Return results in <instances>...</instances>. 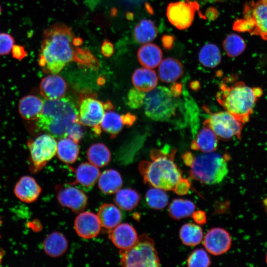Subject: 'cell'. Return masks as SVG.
Instances as JSON below:
<instances>
[{
  "label": "cell",
  "mask_w": 267,
  "mask_h": 267,
  "mask_svg": "<svg viewBox=\"0 0 267 267\" xmlns=\"http://www.w3.org/2000/svg\"><path fill=\"white\" fill-rule=\"evenodd\" d=\"M81 38L74 35L71 28L56 23L44 30L38 62L44 71L57 74L71 62L94 70L99 67L96 58L87 49L80 47Z\"/></svg>",
  "instance_id": "6da1fadb"
},
{
  "label": "cell",
  "mask_w": 267,
  "mask_h": 267,
  "mask_svg": "<svg viewBox=\"0 0 267 267\" xmlns=\"http://www.w3.org/2000/svg\"><path fill=\"white\" fill-rule=\"evenodd\" d=\"M177 149L169 152L158 149L151 150V161H141L138 170L143 181L152 187L165 191L175 190L184 178L181 170L175 162Z\"/></svg>",
  "instance_id": "7a4b0ae2"
},
{
  "label": "cell",
  "mask_w": 267,
  "mask_h": 267,
  "mask_svg": "<svg viewBox=\"0 0 267 267\" xmlns=\"http://www.w3.org/2000/svg\"><path fill=\"white\" fill-rule=\"evenodd\" d=\"M263 93L259 87H251L240 81L229 85L225 78L220 85L216 98L226 111L245 124L249 122L256 103Z\"/></svg>",
  "instance_id": "3957f363"
},
{
  "label": "cell",
  "mask_w": 267,
  "mask_h": 267,
  "mask_svg": "<svg viewBox=\"0 0 267 267\" xmlns=\"http://www.w3.org/2000/svg\"><path fill=\"white\" fill-rule=\"evenodd\" d=\"M75 103L67 98L44 101L42 112L37 120L38 128L54 138L67 137L68 131L78 120Z\"/></svg>",
  "instance_id": "277c9868"
},
{
  "label": "cell",
  "mask_w": 267,
  "mask_h": 267,
  "mask_svg": "<svg viewBox=\"0 0 267 267\" xmlns=\"http://www.w3.org/2000/svg\"><path fill=\"white\" fill-rule=\"evenodd\" d=\"M182 159L190 167V177L205 184L221 182L228 172L226 155L219 153L213 152L195 156L188 151L182 155Z\"/></svg>",
  "instance_id": "5b68a950"
},
{
  "label": "cell",
  "mask_w": 267,
  "mask_h": 267,
  "mask_svg": "<svg viewBox=\"0 0 267 267\" xmlns=\"http://www.w3.org/2000/svg\"><path fill=\"white\" fill-rule=\"evenodd\" d=\"M178 104V97L170 89L158 86L146 93L143 106L148 118L156 121H166L175 115Z\"/></svg>",
  "instance_id": "8992f818"
},
{
  "label": "cell",
  "mask_w": 267,
  "mask_h": 267,
  "mask_svg": "<svg viewBox=\"0 0 267 267\" xmlns=\"http://www.w3.org/2000/svg\"><path fill=\"white\" fill-rule=\"evenodd\" d=\"M243 16V18L234 22L233 29L238 32H248L267 41V0L246 2Z\"/></svg>",
  "instance_id": "52a82bcc"
},
{
  "label": "cell",
  "mask_w": 267,
  "mask_h": 267,
  "mask_svg": "<svg viewBox=\"0 0 267 267\" xmlns=\"http://www.w3.org/2000/svg\"><path fill=\"white\" fill-rule=\"evenodd\" d=\"M120 251L122 266L156 267L160 265L154 242L147 234L139 237L137 242L131 248Z\"/></svg>",
  "instance_id": "ba28073f"
},
{
  "label": "cell",
  "mask_w": 267,
  "mask_h": 267,
  "mask_svg": "<svg viewBox=\"0 0 267 267\" xmlns=\"http://www.w3.org/2000/svg\"><path fill=\"white\" fill-rule=\"evenodd\" d=\"M79 99V122L84 126L92 127L94 132L101 133L100 124L105 112V102L96 99L93 93L86 92Z\"/></svg>",
  "instance_id": "9c48e42d"
},
{
  "label": "cell",
  "mask_w": 267,
  "mask_h": 267,
  "mask_svg": "<svg viewBox=\"0 0 267 267\" xmlns=\"http://www.w3.org/2000/svg\"><path fill=\"white\" fill-rule=\"evenodd\" d=\"M203 123L208 125L220 139L229 140L233 136L239 139L241 138L243 124L226 111L211 114Z\"/></svg>",
  "instance_id": "30bf717a"
},
{
  "label": "cell",
  "mask_w": 267,
  "mask_h": 267,
  "mask_svg": "<svg viewBox=\"0 0 267 267\" xmlns=\"http://www.w3.org/2000/svg\"><path fill=\"white\" fill-rule=\"evenodd\" d=\"M32 170L38 172L56 154L57 142L51 135L43 134L28 142Z\"/></svg>",
  "instance_id": "8fae6325"
},
{
  "label": "cell",
  "mask_w": 267,
  "mask_h": 267,
  "mask_svg": "<svg viewBox=\"0 0 267 267\" xmlns=\"http://www.w3.org/2000/svg\"><path fill=\"white\" fill-rule=\"evenodd\" d=\"M199 9L198 3L184 0L169 4L166 14L169 22L177 29L184 30L193 22L195 12Z\"/></svg>",
  "instance_id": "7c38bea8"
},
{
  "label": "cell",
  "mask_w": 267,
  "mask_h": 267,
  "mask_svg": "<svg viewBox=\"0 0 267 267\" xmlns=\"http://www.w3.org/2000/svg\"><path fill=\"white\" fill-rule=\"evenodd\" d=\"M55 188L56 198L61 205L76 213L85 209L88 198L82 190L71 183L58 185Z\"/></svg>",
  "instance_id": "4fadbf2b"
},
{
  "label": "cell",
  "mask_w": 267,
  "mask_h": 267,
  "mask_svg": "<svg viewBox=\"0 0 267 267\" xmlns=\"http://www.w3.org/2000/svg\"><path fill=\"white\" fill-rule=\"evenodd\" d=\"M232 244L229 232L221 227H214L206 233L203 239V245L210 254L218 256L227 252Z\"/></svg>",
  "instance_id": "5bb4252c"
},
{
  "label": "cell",
  "mask_w": 267,
  "mask_h": 267,
  "mask_svg": "<svg viewBox=\"0 0 267 267\" xmlns=\"http://www.w3.org/2000/svg\"><path fill=\"white\" fill-rule=\"evenodd\" d=\"M101 224L97 215L86 211L80 213L74 222V228L77 234L85 239L96 237L100 232Z\"/></svg>",
  "instance_id": "9a60e30c"
},
{
  "label": "cell",
  "mask_w": 267,
  "mask_h": 267,
  "mask_svg": "<svg viewBox=\"0 0 267 267\" xmlns=\"http://www.w3.org/2000/svg\"><path fill=\"white\" fill-rule=\"evenodd\" d=\"M109 237L113 244L120 250L131 248L139 238L135 228L127 223H120L111 229Z\"/></svg>",
  "instance_id": "2e32d148"
},
{
  "label": "cell",
  "mask_w": 267,
  "mask_h": 267,
  "mask_svg": "<svg viewBox=\"0 0 267 267\" xmlns=\"http://www.w3.org/2000/svg\"><path fill=\"white\" fill-rule=\"evenodd\" d=\"M66 89L65 81L56 74L45 77L40 85L41 93L46 100H56L63 97Z\"/></svg>",
  "instance_id": "e0dca14e"
},
{
  "label": "cell",
  "mask_w": 267,
  "mask_h": 267,
  "mask_svg": "<svg viewBox=\"0 0 267 267\" xmlns=\"http://www.w3.org/2000/svg\"><path fill=\"white\" fill-rule=\"evenodd\" d=\"M42 191L41 186L33 177L25 176L16 182L14 193L21 201L30 203L35 201Z\"/></svg>",
  "instance_id": "ac0fdd59"
},
{
  "label": "cell",
  "mask_w": 267,
  "mask_h": 267,
  "mask_svg": "<svg viewBox=\"0 0 267 267\" xmlns=\"http://www.w3.org/2000/svg\"><path fill=\"white\" fill-rule=\"evenodd\" d=\"M218 138L210 127L203 123V128L192 140L190 147L192 150L204 153L214 152L217 148Z\"/></svg>",
  "instance_id": "d6986e66"
},
{
  "label": "cell",
  "mask_w": 267,
  "mask_h": 267,
  "mask_svg": "<svg viewBox=\"0 0 267 267\" xmlns=\"http://www.w3.org/2000/svg\"><path fill=\"white\" fill-rule=\"evenodd\" d=\"M159 66V78L163 82L167 83L175 82L183 75V65L177 59L172 57L166 58L161 61Z\"/></svg>",
  "instance_id": "ffe728a7"
},
{
  "label": "cell",
  "mask_w": 267,
  "mask_h": 267,
  "mask_svg": "<svg viewBox=\"0 0 267 267\" xmlns=\"http://www.w3.org/2000/svg\"><path fill=\"white\" fill-rule=\"evenodd\" d=\"M44 101L35 95H28L20 100L18 109L21 116L27 120H37L41 115Z\"/></svg>",
  "instance_id": "44dd1931"
},
{
  "label": "cell",
  "mask_w": 267,
  "mask_h": 267,
  "mask_svg": "<svg viewBox=\"0 0 267 267\" xmlns=\"http://www.w3.org/2000/svg\"><path fill=\"white\" fill-rule=\"evenodd\" d=\"M132 80L135 88L145 92L155 88L158 83L156 72L145 67L136 69L132 75Z\"/></svg>",
  "instance_id": "7402d4cb"
},
{
  "label": "cell",
  "mask_w": 267,
  "mask_h": 267,
  "mask_svg": "<svg viewBox=\"0 0 267 267\" xmlns=\"http://www.w3.org/2000/svg\"><path fill=\"white\" fill-rule=\"evenodd\" d=\"M68 245V241L65 236L61 232L55 231L44 238L43 247L47 255L52 257H58L66 252Z\"/></svg>",
  "instance_id": "603a6c76"
},
{
  "label": "cell",
  "mask_w": 267,
  "mask_h": 267,
  "mask_svg": "<svg viewBox=\"0 0 267 267\" xmlns=\"http://www.w3.org/2000/svg\"><path fill=\"white\" fill-rule=\"evenodd\" d=\"M137 58L144 67L152 69L157 67L161 62L162 51L154 44H146L141 46L137 52Z\"/></svg>",
  "instance_id": "cb8c5ba5"
},
{
  "label": "cell",
  "mask_w": 267,
  "mask_h": 267,
  "mask_svg": "<svg viewBox=\"0 0 267 267\" xmlns=\"http://www.w3.org/2000/svg\"><path fill=\"white\" fill-rule=\"evenodd\" d=\"M75 173L76 179L70 183H78L87 188L92 187L96 182L100 174L98 167L88 162L81 163L77 168Z\"/></svg>",
  "instance_id": "d4e9b609"
},
{
  "label": "cell",
  "mask_w": 267,
  "mask_h": 267,
  "mask_svg": "<svg viewBox=\"0 0 267 267\" xmlns=\"http://www.w3.org/2000/svg\"><path fill=\"white\" fill-rule=\"evenodd\" d=\"M101 226L112 229L120 224L122 214L118 206L110 203L102 204L97 214Z\"/></svg>",
  "instance_id": "484cf974"
},
{
  "label": "cell",
  "mask_w": 267,
  "mask_h": 267,
  "mask_svg": "<svg viewBox=\"0 0 267 267\" xmlns=\"http://www.w3.org/2000/svg\"><path fill=\"white\" fill-rule=\"evenodd\" d=\"M123 184L120 173L114 169H108L100 174L98 179L99 188L106 194L116 193Z\"/></svg>",
  "instance_id": "4316f807"
},
{
  "label": "cell",
  "mask_w": 267,
  "mask_h": 267,
  "mask_svg": "<svg viewBox=\"0 0 267 267\" xmlns=\"http://www.w3.org/2000/svg\"><path fill=\"white\" fill-rule=\"evenodd\" d=\"M79 151L78 143L69 137L61 138L57 143V156L66 164H73L76 162Z\"/></svg>",
  "instance_id": "83f0119b"
},
{
  "label": "cell",
  "mask_w": 267,
  "mask_h": 267,
  "mask_svg": "<svg viewBox=\"0 0 267 267\" xmlns=\"http://www.w3.org/2000/svg\"><path fill=\"white\" fill-rule=\"evenodd\" d=\"M87 155L89 163L99 168L106 166L111 159V154L109 149L102 143H96L91 145L89 148Z\"/></svg>",
  "instance_id": "f1b7e54d"
},
{
  "label": "cell",
  "mask_w": 267,
  "mask_h": 267,
  "mask_svg": "<svg viewBox=\"0 0 267 267\" xmlns=\"http://www.w3.org/2000/svg\"><path fill=\"white\" fill-rule=\"evenodd\" d=\"M158 34L154 23L148 19L141 20L134 27V35L136 41L146 44L154 40Z\"/></svg>",
  "instance_id": "f546056e"
},
{
  "label": "cell",
  "mask_w": 267,
  "mask_h": 267,
  "mask_svg": "<svg viewBox=\"0 0 267 267\" xmlns=\"http://www.w3.org/2000/svg\"><path fill=\"white\" fill-rule=\"evenodd\" d=\"M195 204L191 201L181 198L174 199L168 208L170 216L173 219L179 220L192 216L195 211Z\"/></svg>",
  "instance_id": "4dcf8cb0"
},
{
  "label": "cell",
  "mask_w": 267,
  "mask_h": 267,
  "mask_svg": "<svg viewBox=\"0 0 267 267\" xmlns=\"http://www.w3.org/2000/svg\"><path fill=\"white\" fill-rule=\"evenodd\" d=\"M140 198V195L136 191L128 188L119 190L116 193L114 201L121 209L131 211L138 205Z\"/></svg>",
  "instance_id": "1f68e13d"
},
{
  "label": "cell",
  "mask_w": 267,
  "mask_h": 267,
  "mask_svg": "<svg viewBox=\"0 0 267 267\" xmlns=\"http://www.w3.org/2000/svg\"><path fill=\"white\" fill-rule=\"evenodd\" d=\"M182 243L188 246H194L201 243L203 234L201 227L193 223H186L181 227L179 233Z\"/></svg>",
  "instance_id": "d6a6232c"
},
{
  "label": "cell",
  "mask_w": 267,
  "mask_h": 267,
  "mask_svg": "<svg viewBox=\"0 0 267 267\" xmlns=\"http://www.w3.org/2000/svg\"><path fill=\"white\" fill-rule=\"evenodd\" d=\"M198 59L200 63L208 68H214L221 61L222 55L218 46L209 43L203 46L199 52Z\"/></svg>",
  "instance_id": "836d02e7"
},
{
  "label": "cell",
  "mask_w": 267,
  "mask_h": 267,
  "mask_svg": "<svg viewBox=\"0 0 267 267\" xmlns=\"http://www.w3.org/2000/svg\"><path fill=\"white\" fill-rule=\"evenodd\" d=\"M111 110L105 112L100 126L102 130L110 134L111 137L116 136L124 126L121 115Z\"/></svg>",
  "instance_id": "e575fe53"
},
{
  "label": "cell",
  "mask_w": 267,
  "mask_h": 267,
  "mask_svg": "<svg viewBox=\"0 0 267 267\" xmlns=\"http://www.w3.org/2000/svg\"><path fill=\"white\" fill-rule=\"evenodd\" d=\"M223 48L227 56L233 58L240 55L246 48V43L239 35H228L223 40Z\"/></svg>",
  "instance_id": "d590c367"
},
{
  "label": "cell",
  "mask_w": 267,
  "mask_h": 267,
  "mask_svg": "<svg viewBox=\"0 0 267 267\" xmlns=\"http://www.w3.org/2000/svg\"><path fill=\"white\" fill-rule=\"evenodd\" d=\"M147 205L156 210L164 209L168 203V196L165 190L155 187L149 188L145 194Z\"/></svg>",
  "instance_id": "8d00e7d4"
},
{
  "label": "cell",
  "mask_w": 267,
  "mask_h": 267,
  "mask_svg": "<svg viewBox=\"0 0 267 267\" xmlns=\"http://www.w3.org/2000/svg\"><path fill=\"white\" fill-rule=\"evenodd\" d=\"M211 260L207 252L202 248H198L190 254L187 260V265L190 267H207Z\"/></svg>",
  "instance_id": "74e56055"
},
{
  "label": "cell",
  "mask_w": 267,
  "mask_h": 267,
  "mask_svg": "<svg viewBox=\"0 0 267 267\" xmlns=\"http://www.w3.org/2000/svg\"><path fill=\"white\" fill-rule=\"evenodd\" d=\"M146 92L136 88L131 89L127 95V104L132 109H138L143 106Z\"/></svg>",
  "instance_id": "f35d334b"
},
{
  "label": "cell",
  "mask_w": 267,
  "mask_h": 267,
  "mask_svg": "<svg viewBox=\"0 0 267 267\" xmlns=\"http://www.w3.org/2000/svg\"><path fill=\"white\" fill-rule=\"evenodd\" d=\"M15 40L10 34L0 32V55L8 54L14 44Z\"/></svg>",
  "instance_id": "ab89813d"
},
{
  "label": "cell",
  "mask_w": 267,
  "mask_h": 267,
  "mask_svg": "<svg viewBox=\"0 0 267 267\" xmlns=\"http://www.w3.org/2000/svg\"><path fill=\"white\" fill-rule=\"evenodd\" d=\"M81 125L79 122L75 123L68 131L67 137L79 143L83 135V129Z\"/></svg>",
  "instance_id": "60d3db41"
},
{
  "label": "cell",
  "mask_w": 267,
  "mask_h": 267,
  "mask_svg": "<svg viewBox=\"0 0 267 267\" xmlns=\"http://www.w3.org/2000/svg\"><path fill=\"white\" fill-rule=\"evenodd\" d=\"M11 52L13 57L18 60L23 59L27 55L24 46L18 44H14Z\"/></svg>",
  "instance_id": "b9f144b4"
},
{
  "label": "cell",
  "mask_w": 267,
  "mask_h": 267,
  "mask_svg": "<svg viewBox=\"0 0 267 267\" xmlns=\"http://www.w3.org/2000/svg\"><path fill=\"white\" fill-rule=\"evenodd\" d=\"M190 187L189 180L184 178L177 185L174 192L178 195H184L188 193Z\"/></svg>",
  "instance_id": "7bdbcfd3"
},
{
  "label": "cell",
  "mask_w": 267,
  "mask_h": 267,
  "mask_svg": "<svg viewBox=\"0 0 267 267\" xmlns=\"http://www.w3.org/2000/svg\"><path fill=\"white\" fill-rule=\"evenodd\" d=\"M101 50L102 53L105 56H111L114 52L113 45L108 41H104L101 46Z\"/></svg>",
  "instance_id": "ee69618b"
},
{
  "label": "cell",
  "mask_w": 267,
  "mask_h": 267,
  "mask_svg": "<svg viewBox=\"0 0 267 267\" xmlns=\"http://www.w3.org/2000/svg\"><path fill=\"white\" fill-rule=\"evenodd\" d=\"M175 37L169 35H165L162 38V43L163 47L167 50L172 49L174 44Z\"/></svg>",
  "instance_id": "f6af8a7d"
},
{
  "label": "cell",
  "mask_w": 267,
  "mask_h": 267,
  "mask_svg": "<svg viewBox=\"0 0 267 267\" xmlns=\"http://www.w3.org/2000/svg\"><path fill=\"white\" fill-rule=\"evenodd\" d=\"M193 220L197 224H204L206 222V216L202 211H194L192 215Z\"/></svg>",
  "instance_id": "bcb514c9"
},
{
  "label": "cell",
  "mask_w": 267,
  "mask_h": 267,
  "mask_svg": "<svg viewBox=\"0 0 267 267\" xmlns=\"http://www.w3.org/2000/svg\"><path fill=\"white\" fill-rule=\"evenodd\" d=\"M219 14L218 9L215 7L211 6L206 9L205 17L209 20H214L218 18Z\"/></svg>",
  "instance_id": "7dc6e473"
},
{
  "label": "cell",
  "mask_w": 267,
  "mask_h": 267,
  "mask_svg": "<svg viewBox=\"0 0 267 267\" xmlns=\"http://www.w3.org/2000/svg\"><path fill=\"white\" fill-rule=\"evenodd\" d=\"M121 117L124 125L126 126H131L135 120V117L129 113L122 115Z\"/></svg>",
  "instance_id": "c3c4849f"
},
{
  "label": "cell",
  "mask_w": 267,
  "mask_h": 267,
  "mask_svg": "<svg viewBox=\"0 0 267 267\" xmlns=\"http://www.w3.org/2000/svg\"><path fill=\"white\" fill-rule=\"evenodd\" d=\"M181 85L176 83L172 86L170 90L175 96L178 97L181 93Z\"/></svg>",
  "instance_id": "681fc988"
},
{
  "label": "cell",
  "mask_w": 267,
  "mask_h": 267,
  "mask_svg": "<svg viewBox=\"0 0 267 267\" xmlns=\"http://www.w3.org/2000/svg\"><path fill=\"white\" fill-rule=\"evenodd\" d=\"M265 260H266V264L267 265V252L266 253V259H265Z\"/></svg>",
  "instance_id": "f907efd6"
},
{
  "label": "cell",
  "mask_w": 267,
  "mask_h": 267,
  "mask_svg": "<svg viewBox=\"0 0 267 267\" xmlns=\"http://www.w3.org/2000/svg\"><path fill=\"white\" fill-rule=\"evenodd\" d=\"M216 1H220V2H221V1H223L224 0H214Z\"/></svg>",
  "instance_id": "816d5d0a"
},
{
  "label": "cell",
  "mask_w": 267,
  "mask_h": 267,
  "mask_svg": "<svg viewBox=\"0 0 267 267\" xmlns=\"http://www.w3.org/2000/svg\"><path fill=\"white\" fill-rule=\"evenodd\" d=\"M1 13V5H0V15Z\"/></svg>",
  "instance_id": "f5cc1de1"
},
{
  "label": "cell",
  "mask_w": 267,
  "mask_h": 267,
  "mask_svg": "<svg viewBox=\"0 0 267 267\" xmlns=\"http://www.w3.org/2000/svg\"><path fill=\"white\" fill-rule=\"evenodd\" d=\"M1 224V220L0 219V225Z\"/></svg>",
  "instance_id": "db71d44e"
}]
</instances>
